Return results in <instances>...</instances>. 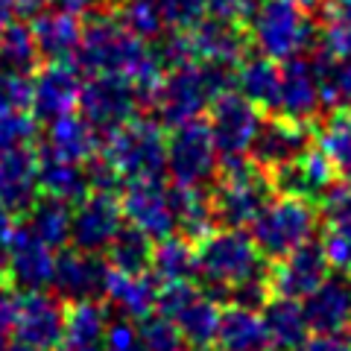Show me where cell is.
Here are the masks:
<instances>
[{"label": "cell", "mask_w": 351, "mask_h": 351, "mask_svg": "<svg viewBox=\"0 0 351 351\" xmlns=\"http://www.w3.org/2000/svg\"><path fill=\"white\" fill-rule=\"evenodd\" d=\"M322 226L319 205L304 196L278 193L263 205V211L249 223V234L267 261H278L313 240L316 228Z\"/></svg>", "instance_id": "8992f818"}, {"label": "cell", "mask_w": 351, "mask_h": 351, "mask_svg": "<svg viewBox=\"0 0 351 351\" xmlns=\"http://www.w3.org/2000/svg\"><path fill=\"white\" fill-rule=\"evenodd\" d=\"M211 196L217 223L226 228H243L276 196V184L269 170H263L252 156H228L217 167V188Z\"/></svg>", "instance_id": "5b68a950"}, {"label": "cell", "mask_w": 351, "mask_h": 351, "mask_svg": "<svg viewBox=\"0 0 351 351\" xmlns=\"http://www.w3.org/2000/svg\"><path fill=\"white\" fill-rule=\"evenodd\" d=\"M269 176H272V184H276V193L304 196V199H313L316 205H319L322 196L339 182L331 158H328L319 147L304 149L287 167L272 170Z\"/></svg>", "instance_id": "d6986e66"}, {"label": "cell", "mask_w": 351, "mask_h": 351, "mask_svg": "<svg viewBox=\"0 0 351 351\" xmlns=\"http://www.w3.org/2000/svg\"><path fill=\"white\" fill-rule=\"evenodd\" d=\"M299 351H351V337H346V334H316V337H307Z\"/></svg>", "instance_id": "f907efd6"}, {"label": "cell", "mask_w": 351, "mask_h": 351, "mask_svg": "<svg viewBox=\"0 0 351 351\" xmlns=\"http://www.w3.org/2000/svg\"><path fill=\"white\" fill-rule=\"evenodd\" d=\"M304 319L313 334H343L351 328V278L328 276L311 295H304Z\"/></svg>", "instance_id": "603a6c76"}, {"label": "cell", "mask_w": 351, "mask_h": 351, "mask_svg": "<svg viewBox=\"0 0 351 351\" xmlns=\"http://www.w3.org/2000/svg\"><path fill=\"white\" fill-rule=\"evenodd\" d=\"M103 299L120 316H126L132 322H141L144 316H149L156 311L158 281L152 278V272H117V269H112Z\"/></svg>", "instance_id": "484cf974"}, {"label": "cell", "mask_w": 351, "mask_h": 351, "mask_svg": "<svg viewBox=\"0 0 351 351\" xmlns=\"http://www.w3.org/2000/svg\"><path fill=\"white\" fill-rule=\"evenodd\" d=\"M322 249L328 255L331 269H339V272H346V276H351V217L325 223Z\"/></svg>", "instance_id": "7bdbcfd3"}, {"label": "cell", "mask_w": 351, "mask_h": 351, "mask_svg": "<svg viewBox=\"0 0 351 351\" xmlns=\"http://www.w3.org/2000/svg\"><path fill=\"white\" fill-rule=\"evenodd\" d=\"M100 156L123 182H158L167 173V135L152 117H132L123 126L106 132Z\"/></svg>", "instance_id": "277c9868"}, {"label": "cell", "mask_w": 351, "mask_h": 351, "mask_svg": "<svg viewBox=\"0 0 351 351\" xmlns=\"http://www.w3.org/2000/svg\"><path fill=\"white\" fill-rule=\"evenodd\" d=\"M205 6L217 18H228V21H240L243 24L252 9V0H205Z\"/></svg>", "instance_id": "681fc988"}, {"label": "cell", "mask_w": 351, "mask_h": 351, "mask_svg": "<svg viewBox=\"0 0 351 351\" xmlns=\"http://www.w3.org/2000/svg\"><path fill=\"white\" fill-rule=\"evenodd\" d=\"M217 100L208 82V73L202 68V62H188L179 68H167L164 80L158 85L156 97H152V108L158 114L161 126H179L196 120L208 112V106Z\"/></svg>", "instance_id": "ba28073f"}, {"label": "cell", "mask_w": 351, "mask_h": 351, "mask_svg": "<svg viewBox=\"0 0 351 351\" xmlns=\"http://www.w3.org/2000/svg\"><path fill=\"white\" fill-rule=\"evenodd\" d=\"M29 32H32V41H36L38 56L47 62H68L82 38L80 18L62 12V9H56V12H38Z\"/></svg>", "instance_id": "f546056e"}, {"label": "cell", "mask_w": 351, "mask_h": 351, "mask_svg": "<svg viewBox=\"0 0 351 351\" xmlns=\"http://www.w3.org/2000/svg\"><path fill=\"white\" fill-rule=\"evenodd\" d=\"M138 106H141V100L126 76L100 73V76H91L88 82H82L80 106L76 108H80L82 117L97 132H112L135 117Z\"/></svg>", "instance_id": "8fae6325"}, {"label": "cell", "mask_w": 351, "mask_h": 351, "mask_svg": "<svg viewBox=\"0 0 351 351\" xmlns=\"http://www.w3.org/2000/svg\"><path fill=\"white\" fill-rule=\"evenodd\" d=\"M106 3H108V6H120V3H123V0H106Z\"/></svg>", "instance_id": "9f6ffc18"}, {"label": "cell", "mask_w": 351, "mask_h": 351, "mask_svg": "<svg viewBox=\"0 0 351 351\" xmlns=\"http://www.w3.org/2000/svg\"><path fill=\"white\" fill-rule=\"evenodd\" d=\"M322 108L325 106L319 97V85H316L313 64L304 62L302 56L281 62V91L276 114L299 120V123H313Z\"/></svg>", "instance_id": "44dd1931"}, {"label": "cell", "mask_w": 351, "mask_h": 351, "mask_svg": "<svg viewBox=\"0 0 351 351\" xmlns=\"http://www.w3.org/2000/svg\"><path fill=\"white\" fill-rule=\"evenodd\" d=\"M319 149L331 158L339 179L351 182V106L334 108L319 126H316Z\"/></svg>", "instance_id": "8d00e7d4"}, {"label": "cell", "mask_w": 351, "mask_h": 351, "mask_svg": "<svg viewBox=\"0 0 351 351\" xmlns=\"http://www.w3.org/2000/svg\"><path fill=\"white\" fill-rule=\"evenodd\" d=\"M38 50L32 41V32L24 24H9L0 29V68L15 71V73H29L38 64Z\"/></svg>", "instance_id": "ab89813d"}, {"label": "cell", "mask_w": 351, "mask_h": 351, "mask_svg": "<svg viewBox=\"0 0 351 351\" xmlns=\"http://www.w3.org/2000/svg\"><path fill=\"white\" fill-rule=\"evenodd\" d=\"M9 351H38V348H32V346H24V343H12V346H9Z\"/></svg>", "instance_id": "11a10c76"}, {"label": "cell", "mask_w": 351, "mask_h": 351, "mask_svg": "<svg viewBox=\"0 0 351 351\" xmlns=\"http://www.w3.org/2000/svg\"><path fill=\"white\" fill-rule=\"evenodd\" d=\"M138 337H141V351H188V343L182 339L179 328L164 316H144L138 322Z\"/></svg>", "instance_id": "b9f144b4"}, {"label": "cell", "mask_w": 351, "mask_h": 351, "mask_svg": "<svg viewBox=\"0 0 351 351\" xmlns=\"http://www.w3.org/2000/svg\"><path fill=\"white\" fill-rule=\"evenodd\" d=\"M246 32L263 56L287 62L311 50L319 27L302 0H252Z\"/></svg>", "instance_id": "7a4b0ae2"}, {"label": "cell", "mask_w": 351, "mask_h": 351, "mask_svg": "<svg viewBox=\"0 0 351 351\" xmlns=\"http://www.w3.org/2000/svg\"><path fill=\"white\" fill-rule=\"evenodd\" d=\"M269 261L261 255L249 232L240 228H214L196 240V278L217 302L232 299V293L249 278L267 276Z\"/></svg>", "instance_id": "6da1fadb"}, {"label": "cell", "mask_w": 351, "mask_h": 351, "mask_svg": "<svg viewBox=\"0 0 351 351\" xmlns=\"http://www.w3.org/2000/svg\"><path fill=\"white\" fill-rule=\"evenodd\" d=\"M234 88L246 97L249 103H255L261 112L276 114L278 106V91H281V64L269 56H246L237 64Z\"/></svg>", "instance_id": "4dcf8cb0"}, {"label": "cell", "mask_w": 351, "mask_h": 351, "mask_svg": "<svg viewBox=\"0 0 351 351\" xmlns=\"http://www.w3.org/2000/svg\"><path fill=\"white\" fill-rule=\"evenodd\" d=\"M313 147V129L311 123H299L284 114H267L261 120V129L252 141L249 156L255 158L263 170H278L295 161L304 149Z\"/></svg>", "instance_id": "5bb4252c"}, {"label": "cell", "mask_w": 351, "mask_h": 351, "mask_svg": "<svg viewBox=\"0 0 351 351\" xmlns=\"http://www.w3.org/2000/svg\"><path fill=\"white\" fill-rule=\"evenodd\" d=\"M152 246H156V240L149 234L123 223V228L114 234V240L106 249V261L117 272H149Z\"/></svg>", "instance_id": "74e56055"}, {"label": "cell", "mask_w": 351, "mask_h": 351, "mask_svg": "<svg viewBox=\"0 0 351 351\" xmlns=\"http://www.w3.org/2000/svg\"><path fill=\"white\" fill-rule=\"evenodd\" d=\"M103 351H141V337H138V322L120 319L108 322L106 328V343H103Z\"/></svg>", "instance_id": "c3c4849f"}, {"label": "cell", "mask_w": 351, "mask_h": 351, "mask_svg": "<svg viewBox=\"0 0 351 351\" xmlns=\"http://www.w3.org/2000/svg\"><path fill=\"white\" fill-rule=\"evenodd\" d=\"M64 311L59 295L44 290H3L0 293V328L15 343L38 351H53L64 328Z\"/></svg>", "instance_id": "52a82bcc"}, {"label": "cell", "mask_w": 351, "mask_h": 351, "mask_svg": "<svg viewBox=\"0 0 351 351\" xmlns=\"http://www.w3.org/2000/svg\"><path fill=\"white\" fill-rule=\"evenodd\" d=\"M117 21L141 41H156L167 29V18H164L158 0H123L117 6Z\"/></svg>", "instance_id": "f35d334b"}, {"label": "cell", "mask_w": 351, "mask_h": 351, "mask_svg": "<svg viewBox=\"0 0 351 351\" xmlns=\"http://www.w3.org/2000/svg\"><path fill=\"white\" fill-rule=\"evenodd\" d=\"M108 328V307L100 299L71 302L64 311V328L56 351H103Z\"/></svg>", "instance_id": "d4e9b609"}, {"label": "cell", "mask_w": 351, "mask_h": 351, "mask_svg": "<svg viewBox=\"0 0 351 351\" xmlns=\"http://www.w3.org/2000/svg\"><path fill=\"white\" fill-rule=\"evenodd\" d=\"M261 316H263V325H267L272 351H299L304 346L307 334H311L302 302L290 299V295L272 293L267 304L261 307Z\"/></svg>", "instance_id": "83f0119b"}, {"label": "cell", "mask_w": 351, "mask_h": 351, "mask_svg": "<svg viewBox=\"0 0 351 351\" xmlns=\"http://www.w3.org/2000/svg\"><path fill=\"white\" fill-rule=\"evenodd\" d=\"M219 152L208 120L196 117L173 126L167 138V173L179 184H205L217 176Z\"/></svg>", "instance_id": "9c48e42d"}, {"label": "cell", "mask_w": 351, "mask_h": 351, "mask_svg": "<svg viewBox=\"0 0 351 351\" xmlns=\"http://www.w3.org/2000/svg\"><path fill=\"white\" fill-rule=\"evenodd\" d=\"M219 313H223L219 302L214 299L211 293H205V287H199V293H196L170 322L179 328L182 339L193 351H211V346H217Z\"/></svg>", "instance_id": "1f68e13d"}, {"label": "cell", "mask_w": 351, "mask_h": 351, "mask_svg": "<svg viewBox=\"0 0 351 351\" xmlns=\"http://www.w3.org/2000/svg\"><path fill=\"white\" fill-rule=\"evenodd\" d=\"M123 219L129 226L141 228L152 240H164L176 234V219L170 208V193L158 182H129L123 196H120Z\"/></svg>", "instance_id": "ac0fdd59"}, {"label": "cell", "mask_w": 351, "mask_h": 351, "mask_svg": "<svg viewBox=\"0 0 351 351\" xmlns=\"http://www.w3.org/2000/svg\"><path fill=\"white\" fill-rule=\"evenodd\" d=\"M41 152L44 156H53V158L85 164L88 158H94L97 152H100V132L88 123L82 114H73V112L62 114L56 120H50Z\"/></svg>", "instance_id": "cb8c5ba5"}, {"label": "cell", "mask_w": 351, "mask_h": 351, "mask_svg": "<svg viewBox=\"0 0 351 351\" xmlns=\"http://www.w3.org/2000/svg\"><path fill=\"white\" fill-rule=\"evenodd\" d=\"M196 62H217V64H232L237 68L240 62L249 56V32L246 24L228 18H202L199 24L191 29Z\"/></svg>", "instance_id": "ffe728a7"}, {"label": "cell", "mask_w": 351, "mask_h": 351, "mask_svg": "<svg viewBox=\"0 0 351 351\" xmlns=\"http://www.w3.org/2000/svg\"><path fill=\"white\" fill-rule=\"evenodd\" d=\"M38 188L47 196H56V199L71 205L82 202L91 193L82 164L53 158V156H44V152H38Z\"/></svg>", "instance_id": "d6a6232c"}, {"label": "cell", "mask_w": 351, "mask_h": 351, "mask_svg": "<svg viewBox=\"0 0 351 351\" xmlns=\"http://www.w3.org/2000/svg\"><path fill=\"white\" fill-rule=\"evenodd\" d=\"M167 27L176 29H193L205 18V0H158Z\"/></svg>", "instance_id": "7dc6e473"}, {"label": "cell", "mask_w": 351, "mask_h": 351, "mask_svg": "<svg viewBox=\"0 0 351 351\" xmlns=\"http://www.w3.org/2000/svg\"><path fill=\"white\" fill-rule=\"evenodd\" d=\"M108 276H112V267H108L106 255L73 246V249L62 252V255L56 258L50 287L56 290V295L64 302L103 299Z\"/></svg>", "instance_id": "7c38bea8"}, {"label": "cell", "mask_w": 351, "mask_h": 351, "mask_svg": "<svg viewBox=\"0 0 351 351\" xmlns=\"http://www.w3.org/2000/svg\"><path fill=\"white\" fill-rule=\"evenodd\" d=\"M27 214H29L27 228L50 249H62L71 240V219H73L71 202H62L56 196H38Z\"/></svg>", "instance_id": "d590c367"}, {"label": "cell", "mask_w": 351, "mask_h": 351, "mask_svg": "<svg viewBox=\"0 0 351 351\" xmlns=\"http://www.w3.org/2000/svg\"><path fill=\"white\" fill-rule=\"evenodd\" d=\"M9 346H12V339H9V334L0 328V351H9Z\"/></svg>", "instance_id": "db71d44e"}, {"label": "cell", "mask_w": 351, "mask_h": 351, "mask_svg": "<svg viewBox=\"0 0 351 351\" xmlns=\"http://www.w3.org/2000/svg\"><path fill=\"white\" fill-rule=\"evenodd\" d=\"M311 64L316 73V85H319L322 106L328 108L351 106V56L316 50Z\"/></svg>", "instance_id": "e575fe53"}, {"label": "cell", "mask_w": 351, "mask_h": 351, "mask_svg": "<svg viewBox=\"0 0 351 351\" xmlns=\"http://www.w3.org/2000/svg\"><path fill=\"white\" fill-rule=\"evenodd\" d=\"M80 91H82V73L71 62H50L41 68L32 80V117L36 120H56L62 114H71L80 106Z\"/></svg>", "instance_id": "2e32d148"}, {"label": "cell", "mask_w": 351, "mask_h": 351, "mask_svg": "<svg viewBox=\"0 0 351 351\" xmlns=\"http://www.w3.org/2000/svg\"><path fill=\"white\" fill-rule=\"evenodd\" d=\"M217 348L219 351H272L261 311H252V307L234 304V302L226 304L223 313H219Z\"/></svg>", "instance_id": "f1b7e54d"}, {"label": "cell", "mask_w": 351, "mask_h": 351, "mask_svg": "<svg viewBox=\"0 0 351 351\" xmlns=\"http://www.w3.org/2000/svg\"><path fill=\"white\" fill-rule=\"evenodd\" d=\"M149 47L141 38L120 24L117 15L108 12H91L88 15V27H82L80 47L73 53V64L91 76L112 73L132 80L141 64L149 59Z\"/></svg>", "instance_id": "3957f363"}, {"label": "cell", "mask_w": 351, "mask_h": 351, "mask_svg": "<svg viewBox=\"0 0 351 351\" xmlns=\"http://www.w3.org/2000/svg\"><path fill=\"white\" fill-rule=\"evenodd\" d=\"M123 208H120L114 193L91 191L82 202H76L71 219V243L85 252H103L123 228Z\"/></svg>", "instance_id": "9a60e30c"}, {"label": "cell", "mask_w": 351, "mask_h": 351, "mask_svg": "<svg viewBox=\"0 0 351 351\" xmlns=\"http://www.w3.org/2000/svg\"><path fill=\"white\" fill-rule=\"evenodd\" d=\"M38 123L36 117L27 112H0V149L12 147H27L29 141H36Z\"/></svg>", "instance_id": "f6af8a7d"}, {"label": "cell", "mask_w": 351, "mask_h": 351, "mask_svg": "<svg viewBox=\"0 0 351 351\" xmlns=\"http://www.w3.org/2000/svg\"><path fill=\"white\" fill-rule=\"evenodd\" d=\"M29 103H32L29 76L0 68V112H27Z\"/></svg>", "instance_id": "bcb514c9"}, {"label": "cell", "mask_w": 351, "mask_h": 351, "mask_svg": "<svg viewBox=\"0 0 351 351\" xmlns=\"http://www.w3.org/2000/svg\"><path fill=\"white\" fill-rule=\"evenodd\" d=\"M38 152L29 147L0 149V202L24 214L38 199Z\"/></svg>", "instance_id": "7402d4cb"}, {"label": "cell", "mask_w": 351, "mask_h": 351, "mask_svg": "<svg viewBox=\"0 0 351 351\" xmlns=\"http://www.w3.org/2000/svg\"><path fill=\"white\" fill-rule=\"evenodd\" d=\"M261 120H263V112L255 103H249L237 88L219 94L217 100L208 106V126H211L217 152L223 158L249 156L252 141H255L258 129H261Z\"/></svg>", "instance_id": "30bf717a"}, {"label": "cell", "mask_w": 351, "mask_h": 351, "mask_svg": "<svg viewBox=\"0 0 351 351\" xmlns=\"http://www.w3.org/2000/svg\"><path fill=\"white\" fill-rule=\"evenodd\" d=\"M56 9H62V12H68V15H91V12H97V3L100 0H50Z\"/></svg>", "instance_id": "816d5d0a"}, {"label": "cell", "mask_w": 351, "mask_h": 351, "mask_svg": "<svg viewBox=\"0 0 351 351\" xmlns=\"http://www.w3.org/2000/svg\"><path fill=\"white\" fill-rule=\"evenodd\" d=\"M170 193V208L176 219V232L188 240H202L208 232H214V196L205 184H179L176 182Z\"/></svg>", "instance_id": "4316f807"}, {"label": "cell", "mask_w": 351, "mask_h": 351, "mask_svg": "<svg viewBox=\"0 0 351 351\" xmlns=\"http://www.w3.org/2000/svg\"><path fill=\"white\" fill-rule=\"evenodd\" d=\"M331 276V263L322 243L307 240L299 249H293L290 255H284L278 261H269V290L276 295H290V299H304L311 295L319 284Z\"/></svg>", "instance_id": "4fadbf2b"}, {"label": "cell", "mask_w": 351, "mask_h": 351, "mask_svg": "<svg viewBox=\"0 0 351 351\" xmlns=\"http://www.w3.org/2000/svg\"><path fill=\"white\" fill-rule=\"evenodd\" d=\"M316 38H319V50L351 56V3H322V24Z\"/></svg>", "instance_id": "60d3db41"}, {"label": "cell", "mask_w": 351, "mask_h": 351, "mask_svg": "<svg viewBox=\"0 0 351 351\" xmlns=\"http://www.w3.org/2000/svg\"><path fill=\"white\" fill-rule=\"evenodd\" d=\"M149 272L158 284L193 281L196 278V243L182 234H170L164 240H156Z\"/></svg>", "instance_id": "836d02e7"}, {"label": "cell", "mask_w": 351, "mask_h": 351, "mask_svg": "<svg viewBox=\"0 0 351 351\" xmlns=\"http://www.w3.org/2000/svg\"><path fill=\"white\" fill-rule=\"evenodd\" d=\"M12 211L0 202V267H3V261H6V246H9V237H12Z\"/></svg>", "instance_id": "f5cc1de1"}, {"label": "cell", "mask_w": 351, "mask_h": 351, "mask_svg": "<svg viewBox=\"0 0 351 351\" xmlns=\"http://www.w3.org/2000/svg\"><path fill=\"white\" fill-rule=\"evenodd\" d=\"M3 267L18 290H44L53 281L56 258H53V249L32 234L27 226H15L6 246Z\"/></svg>", "instance_id": "e0dca14e"}, {"label": "cell", "mask_w": 351, "mask_h": 351, "mask_svg": "<svg viewBox=\"0 0 351 351\" xmlns=\"http://www.w3.org/2000/svg\"><path fill=\"white\" fill-rule=\"evenodd\" d=\"M156 59L167 68H179V64H188L196 62V50H193V38H191V29H164V36L156 38Z\"/></svg>", "instance_id": "ee69618b"}]
</instances>
